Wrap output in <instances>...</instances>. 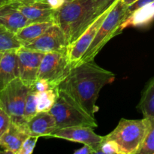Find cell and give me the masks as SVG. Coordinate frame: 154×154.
<instances>
[{
	"mask_svg": "<svg viewBox=\"0 0 154 154\" xmlns=\"http://www.w3.org/2000/svg\"><path fill=\"white\" fill-rule=\"evenodd\" d=\"M115 75L110 71L98 66L94 60L85 62L72 68L66 79L59 85L73 98L87 112L95 117L101 90L113 81Z\"/></svg>",
	"mask_w": 154,
	"mask_h": 154,
	"instance_id": "6da1fadb",
	"label": "cell"
},
{
	"mask_svg": "<svg viewBox=\"0 0 154 154\" xmlns=\"http://www.w3.org/2000/svg\"><path fill=\"white\" fill-rule=\"evenodd\" d=\"M93 0H66L55 12V23L61 28L69 45L73 43L98 16Z\"/></svg>",
	"mask_w": 154,
	"mask_h": 154,
	"instance_id": "7a4b0ae2",
	"label": "cell"
},
{
	"mask_svg": "<svg viewBox=\"0 0 154 154\" xmlns=\"http://www.w3.org/2000/svg\"><path fill=\"white\" fill-rule=\"evenodd\" d=\"M153 125L154 120L145 117L141 120L122 118L117 127L105 136L117 142L120 154H137Z\"/></svg>",
	"mask_w": 154,
	"mask_h": 154,
	"instance_id": "3957f363",
	"label": "cell"
},
{
	"mask_svg": "<svg viewBox=\"0 0 154 154\" xmlns=\"http://www.w3.org/2000/svg\"><path fill=\"white\" fill-rule=\"evenodd\" d=\"M50 113L55 118L57 129L76 126L96 128L98 126L95 117L87 112L68 93L60 89L57 101Z\"/></svg>",
	"mask_w": 154,
	"mask_h": 154,
	"instance_id": "277c9868",
	"label": "cell"
},
{
	"mask_svg": "<svg viewBox=\"0 0 154 154\" xmlns=\"http://www.w3.org/2000/svg\"><path fill=\"white\" fill-rule=\"evenodd\" d=\"M127 10L128 6L122 0H116L114 6L99 27L96 37L78 64L94 60L103 47L114 36L120 34V26L126 18Z\"/></svg>",
	"mask_w": 154,
	"mask_h": 154,
	"instance_id": "5b68a950",
	"label": "cell"
},
{
	"mask_svg": "<svg viewBox=\"0 0 154 154\" xmlns=\"http://www.w3.org/2000/svg\"><path fill=\"white\" fill-rule=\"evenodd\" d=\"M29 88L18 78L0 91L1 107L8 114L11 121L18 125L26 123L24 108Z\"/></svg>",
	"mask_w": 154,
	"mask_h": 154,
	"instance_id": "8992f818",
	"label": "cell"
},
{
	"mask_svg": "<svg viewBox=\"0 0 154 154\" xmlns=\"http://www.w3.org/2000/svg\"><path fill=\"white\" fill-rule=\"evenodd\" d=\"M72 69L67 52L48 53L41 63L38 78L47 80L51 88H57L66 79Z\"/></svg>",
	"mask_w": 154,
	"mask_h": 154,
	"instance_id": "52a82bcc",
	"label": "cell"
},
{
	"mask_svg": "<svg viewBox=\"0 0 154 154\" xmlns=\"http://www.w3.org/2000/svg\"><path fill=\"white\" fill-rule=\"evenodd\" d=\"M115 1L95 18L94 20L90 24V26L86 29L85 31L78 38L76 41L68 45L67 56L72 68L75 67L78 64L84 54L88 49L89 46L91 45L93 39L96 37L99 27L114 6Z\"/></svg>",
	"mask_w": 154,
	"mask_h": 154,
	"instance_id": "ba28073f",
	"label": "cell"
},
{
	"mask_svg": "<svg viewBox=\"0 0 154 154\" xmlns=\"http://www.w3.org/2000/svg\"><path fill=\"white\" fill-rule=\"evenodd\" d=\"M68 45L69 43L64 32L55 23L36 40L23 47L32 51L48 54L67 52Z\"/></svg>",
	"mask_w": 154,
	"mask_h": 154,
	"instance_id": "9c48e42d",
	"label": "cell"
},
{
	"mask_svg": "<svg viewBox=\"0 0 154 154\" xmlns=\"http://www.w3.org/2000/svg\"><path fill=\"white\" fill-rule=\"evenodd\" d=\"M19 66V78L29 87H32L38 78L44 53L21 47L17 51Z\"/></svg>",
	"mask_w": 154,
	"mask_h": 154,
	"instance_id": "30bf717a",
	"label": "cell"
},
{
	"mask_svg": "<svg viewBox=\"0 0 154 154\" xmlns=\"http://www.w3.org/2000/svg\"><path fill=\"white\" fill-rule=\"evenodd\" d=\"M49 138H62L89 145L94 150L95 153H98L103 136L97 135L93 131V127L76 126L57 129L50 135Z\"/></svg>",
	"mask_w": 154,
	"mask_h": 154,
	"instance_id": "8fae6325",
	"label": "cell"
},
{
	"mask_svg": "<svg viewBox=\"0 0 154 154\" xmlns=\"http://www.w3.org/2000/svg\"><path fill=\"white\" fill-rule=\"evenodd\" d=\"M18 10L32 23L55 22V12L47 2L20 3L15 2Z\"/></svg>",
	"mask_w": 154,
	"mask_h": 154,
	"instance_id": "7c38bea8",
	"label": "cell"
},
{
	"mask_svg": "<svg viewBox=\"0 0 154 154\" xmlns=\"http://www.w3.org/2000/svg\"><path fill=\"white\" fill-rule=\"evenodd\" d=\"M29 136L24 125H18L11 121L8 129L0 138V147L5 153L18 154L23 143Z\"/></svg>",
	"mask_w": 154,
	"mask_h": 154,
	"instance_id": "4fadbf2b",
	"label": "cell"
},
{
	"mask_svg": "<svg viewBox=\"0 0 154 154\" xmlns=\"http://www.w3.org/2000/svg\"><path fill=\"white\" fill-rule=\"evenodd\" d=\"M26 129L29 136L49 138L57 129L55 118L50 112H39L26 122Z\"/></svg>",
	"mask_w": 154,
	"mask_h": 154,
	"instance_id": "5bb4252c",
	"label": "cell"
},
{
	"mask_svg": "<svg viewBox=\"0 0 154 154\" xmlns=\"http://www.w3.org/2000/svg\"><path fill=\"white\" fill-rule=\"evenodd\" d=\"M29 23L27 18L17 9L15 2L0 7V24L10 31L17 34Z\"/></svg>",
	"mask_w": 154,
	"mask_h": 154,
	"instance_id": "9a60e30c",
	"label": "cell"
},
{
	"mask_svg": "<svg viewBox=\"0 0 154 154\" xmlns=\"http://www.w3.org/2000/svg\"><path fill=\"white\" fill-rule=\"evenodd\" d=\"M17 51L5 52L0 62V91L11 81L19 78V66Z\"/></svg>",
	"mask_w": 154,
	"mask_h": 154,
	"instance_id": "2e32d148",
	"label": "cell"
},
{
	"mask_svg": "<svg viewBox=\"0 0 154 154\" xmlns=\"http://www.w3.org/2000/svg\"><path fill=\"white\" fill-rule=\"evenodd\" d=\"M154 20V2L134 11L123 20L119 32L129 27H144L151 23Z\"/></svg>",
	"mask_w": 154,
	"mask_h": 154,
	"instance_id": "e0dca14e",
	"label": "cell"
},
{
	"mask_svg": "<svg viewBox=\"0 0 154 154\" xmlns=\"http://www.w3.org/2000/svg\"><path fill=\"white\" fill-rule=\"evenodd\" d=\"M55 22L32 23L21 29L16 35L23 46H26L40 37Z\"/></svg>",
	"mask_w": 154,
	"mask_h": 154,
	"instance_id": "ac0fdd59",
	"label": "cell"
},
{
	"mask_svg": "<svg viewBox=\"0 0 154 154\" xmlns=\"http://www.w3.org/2000/svg\"><path fill=\"white\" fill-rule=\"evenodd\" d=\"M138 108L144 117L154 120V78L149 81L143 91Z\"/></svg>",
	"mask_w": 154,
	"mask_h": 154,
	"instance_id": "d6986e66",
	"label": "cell"
},
{
	"mask_svg": "<svg viewBox=\"0 0 154 154\" xmlns=\"http://www.w3.org/2000/svg\"><path fill=\"white\" fill-rule=\"evenodd\" d=\"M58 90V87H57V88H51L45 91L37 92L36 101H37L38 113L50 112L57 101Z\"/></svg>",
	"mask_w": 154,
	"mask_h": 154,
	"instance_id": "ffe728a7",
	"label": "cell"
},
{
	"mask_svg": "<svg viewBox=\"0 0 154 154\" xmlns=\"http://www.w3.org/2000/svg\"><path fill=\"white\" fill-rule=\"evenodd\" d=\"M23 47L16 33L10 31L0 24V51H17Z\"/></svg>",
	"mask_w": 154,
	"mask_h": 154,
	"instance_id": "44dd1931",
	"label": "cell"
},
{
	"mask_svg": "<svg viewBox=\"0 0 154 154\" xmlns=\"http://www.w3.org/2000/svg\"><path fill=\"white\" fill-rule=\"evenodd\" d=\"M36 93L37 92L30 87L26 99L25 108H24V120L26 122L31 120L33 117L38 114L37 101H36Z\"/></svg>",
	"mask_w": 154,
	"mask_h": 154,
	"instance_id": "7402d4cb",
	"label": "cell"
},
{
	"mask_svg": "<svg viewBox=\"0 0 154 154\" xmlns=\"http://www.w3.org/2000/svg\"><path fill=\"white\" fill-rule=\"evenodd\" d=\"M98 153L120 154V151L118 144L115 141L103 136Z\"/></svg>",
	"mask_w": 154,
	"mask_h": 154,
	"instance_id": "603a6c76",
	"label": "cell"
},
{
	"mask_svg": "<svg viewBox=\"0 0 154 154\" xmlns=\"http://www.w3.org/2000/svg\"><path fill=\"white\" fill-rule=\"evenodd\" d=\"M139 154H154V125L149 132Z\"/></svg>",
	"mask_w": 154,
	"mask_h": 154,
	"instance_id": "cb8c5ba5",
	"label": "cell"
},
{
	"mask_svg": "<svg viewBox=\"0 0 154 154\" xmlns=\"http://www.w3.org/2000/svg\"><path fill=\"white\" fill-rule=\"evenodd\" d=\"M38 137L29 136L23 143L18 154H32L38 141Z\"/></svg>",
	"mask_w": 154,
	"mask_h": 154,
	"instance_id": "d4e9b609",
	"label": "cell"
},
{
	"mask_svg": "<svg viewBox=\"0 0 154 154\" xmlns=\"http://www.w3.org/2000/svg\"><path fill=\"white\" fill-rule=\"evenodd\" d=\"M11 123V120L9 115L0 106V138L8 129Z\"/></svg>",
	"mask_w": 154,
	"mask_h": 154,
	"instance_id": "484cf974",
	"label": "cell"
},
{
	"mask_svg": "<svg viewBox=\"0 0 154 154\" xmlns=\"http://www.w3.org/2000/svg\"><path fill=\"white\" fill-rule=\"evenodd\" d=\"M115 0H93V5L98 14H100Z\"/></svg>",
	"mask_w": 154,
	"mask_h": 154,
	"instance_id": "4316f807",
	"label": "cell"
},
{
	"mask_svg": "<svg viewBox=\"0 0 154 154\" xmlns=\"http://www.w3.org/2000/svg\"><path fill=\"white\" fill-rule=\"evenodd\" d=\"M32 87L36 92L45 91V90H49V89L51 88V84H49V82L47 80L44 79V78H38Z\"/></svg>",
	"mask_w": 154,
	"mask_h": 154,
	"instance_id": "83f0119b",
	"label": "cell"
},
{
	"mask_svg": "<svg viewBox=\"0 0 154 154\" xmlns=\"http://www.w3.org/2000/svg\"><path fill=\"white\" fill-rule=\"evenodd\" d=\"M154 0H137L136 2H135L134 3H132L131 5L128 6V10H127V14H126V17L130 14L132 12H133L134 11L137 10L139 8L142 7V6L145 5L149 4L150 2H153Z\"/></svg>",
	"mask_w": 154,
	"mask_h": 154,
	"instance_id": "f1b7e54d",
	"label": "cell"
},
{
	"mask_svg": "<svg viewBox=\"0 0 154 154\" xmlns=\"http://www.w3.org/2000/svg\"><path fill=\"white\" fill-rule=\"evenodd\" d=\"M47 2L54 10L57 11L62 7L66 2V0H47Z\"/></svg>",
	"mask_w": 154,
	"mask_h": 154,
	"instance_id": "f546056e",
	"label": "cell"
},
{
	"mask_svg": "<svg viewBox=\"0 0 154 154\" xmlns=\"http://www.w3.org/2000/svg\"><path fill=\"white\" fill-rule=\"evenodd\" d=\"M90 153H95L94 150L90 146L86 145L84 144V147L80 148L79 150H77L75 151V154H90Z\"/></svg>",
	"mask_w": 154,
	"mask_h": 154,
	"instance_id": "4dcf8cb0",
	"label": "cell"
},
{
	"mask_svg": "<svg viewBox=\"0 0 154 154\" xmlns=\"http://www.w3.org/2000/svg\"><path fill=\"white\" fill-rule=\"evenodd\" d=\"M11 1L20 3H30L35 2H47V0H11Z\"/></svg>",
	"mask_w": 154,
	"mask_h": 154,
	"instance_id": "1f68e13d",
	"label": "cell"
},
{
	"mask_svg": "<svg viewBox=\"0 0 154 154\" xmlns=\"http://www.w3.org/2000/svg\"><path fill=\"white\" fill-rule=\"evenodd\" d=\"M122 1H123V3H124V4H126V5L129 6V5H131L132 3H134L135 2H136L137 0H122Z\"/></svg>",
	"mask_w": 154,
	"mask_h": 154,
	"instance_id": "d6a6232c",
	"label": "cell"
},
{
	"mask_svg": "<svg viewBox=\"0 0 154 154\" xmlns=\"http://www.w3.org/2000/svg\"><path fill=\"white\" fill-rule=\"evenodd\" d=\"M11 2H12L11 0H0V7L8 4V3Z\"/></svg>",
	"mask_w": 154,
	"mask_h": 154,
	"instance_id": "836d02e7",
	"label": "cell"
},
{
	"mask_svg": "<svg viewBox=\"0 0 154 154\" xmlns=\"http://www.w3.org/2000/svg\"><path fill=\"white\" fill-rule=\"evenodd\" d=\"M4 53L5 52H2V51H0V62H1L2 59L3 55H4Z\"/></svg>",
	"mask_w": 154,
	"mask_h": 154,
	"instance_id": "e575fe53",
	"label": "cell"
},
{
	"mask_svg": "<svg viewBox=\"0 0 154 154\" xmlns=\"http://www.w3.org/2000/svg\"><path fill=\"white\" fill-rule=\"evenodd\" d=\"M0 106H1V105H0Z\"/></svg>",
	"mask_w": 154,
	"mask_h": 154,
	"instance_id": "d590c367",
	"label": "cell"
}]
</instances>
